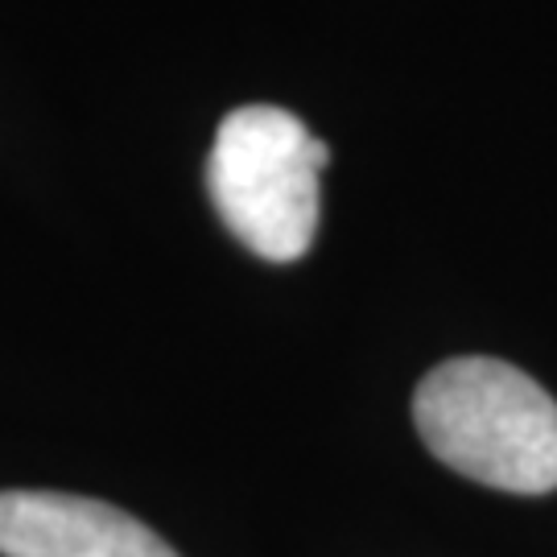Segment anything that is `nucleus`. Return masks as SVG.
I'll list each match as a JSON object with an SVG mask.
<instances>
[{
	"mask_svg": "<svg viewBox=\"0 0 557 557\" xmlns=\"http://www.w3.org/2000/svg\"><path fill=\"white\" fill-rule=\"evenodd\" d=\"M0 557H178L103 499L66 492H0Z\"/></svg>",
	"mask_w": 557,
	"mask_h": 557,
	"instance_id": "nucleus-3",
	"label": "nucleus"
},
{
	"mask_svg": "<svg viewBox=\"0 0 557 557\" xmlns=\"http://www.w3.org/2000/svg\"><path fill=\"white\" fill-rule=\"evenodd\" d=\"M331 149L294 112H227L207 158V190L227 232L264 260H301L319 232V174Z\"/></svg>",
	"mask_w": 557,
	"mask_h": 557,
	"instance_id": "nucleus-2",
	"label": "nucleus"
},
{
	"mask_svg": "<svg viewBox=\"0 0 557 557\" xmlns=\"http://www.w3.org/2000/svg\"><path fill=\"white\" fill-rule=\"evenodd\" d=\"M413 425L458 475L512 496L557 487V400L492 356L438 363L413 393Z\"/></svg>",
	"mask_w": 557,
	"mask_h": 557,
	"instance_id": "nucleus-1",
	"label": "nucleus"
}]
</instances>
